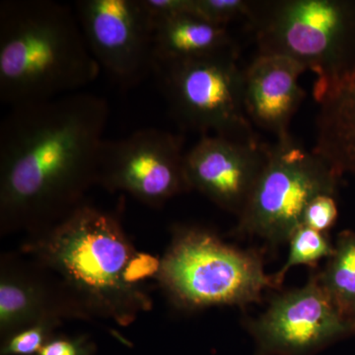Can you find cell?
<instances>
[{
	"mask_svg": "<svg viewBox=\"0 0 355 355\" xmlns=\"http://www.w3.org/2000/svg\"><path fill=\"white\" fill-rule=\"evenodd\" d=\"M108 103L77 92L13 107L0 125V234H39L97 184Z\"/></svg>",
	"mask_w": 355,
	"mask_h": 355,
	"instance_id": "6da1fadb",
	"label": "cell"
},
{
	"mask_svg": "<svg viewBox=\"0 0 355 355\" xmlns=\"http://www.w3.org/2000/svg\"><path fill=\"white\" fill-rule=\"evenodd\" d=\"M21 253L57 284L77 319L128 326L153 307L146 280L159 261L137 251L118 217L91 205L57 225L28 236Z\"/></svg>",
	"mask_w": 355,
	"mask_h": 355,
	"instance_id": "7a4b0ae2",
	"label": "cell"
},
{
	"mask_svg": "<svg viewBox=\"0 0 355 355\" xmlns=\"http://www.w3.org/2000/svg\"><path fill=\"white\" fill-rule=\"evenodd\" d=\"M73 7L0 2V101L13 107L73 94L99 76Z\"/></svg>",
	"mask_w": 355,
	"mask_h": 355,
	"instance_id": "3957f363",
	"label": "cell"
},
{
	"mask_svg": "<svg viewBox=\"0 0 355 355\" xmlns=\"http://www.w3.org/2000/svg\"><path fill=\"white\" fill-rule=\"evenodd\" d=\"M263 254L229 245L207 229L176 226L155 277L181 309L244 308L261 302L266 289H277Z\"/></svg>",
	"mask_w": 355,
	"mask_h": 355,
	"instance_id": "277c9868",
	"label": "cell"
},
{
	"mask_svg": "<svg viewBox=\"0 0 355 355\" xmlns=\"http://www.w3.org/2000/svg\"><path fill=\"white\" fill-rule=\"evenodd\" d=\"M260 55L291 58L328 80L355 65V2L254 1L247 20Z\"/></svg>",
	"mask_w": 355,
	"mask_h": 355,
	"instance_id": "5b68a950",
	"label": "cell"
},
{
	"mask_svg": "<svg viewBox=\"0 0 355 355\" xmlns=\"http://www.w3.org/2000/svg\"><path fill=\"white\" fill-rule=\"evenodd\" d=\"M340 179L323 158L299 146L291 133L279 137L268 146L265 167L238 216L233 235L257 238L272 249L286 244L302 225L308 203L317 196H336Z\"/></svg>",
	"mask_w": 355,
	"mask_h": 355,
	"instance_id": "8992f818",
	"label": "cell"
},
{
	"mask_svg": "<svg viewBox=\"0 0 355 355\" xmlns=\"http://www.w3.org/2000/svg\"><path fill=\"white\" fill-rule=\"evenodd\" d=\"M238 55L154 62L170 112L181 127L202 135L256 139L243 97Z\"/></svg>",
	"mask_w": 355,
	"mask_h": 355,
	"instance_id": "52a82bcc",
	"label": "cell"
},
{
	"mask_svg": "<svg viewBox=\"0 0 355 355\" xmlns=\"http://www.w3.org/2000/svg\"><path fill=\"white\" fill-rule=\"evenodd\" d=\"M183 139L144 128L123 139H105L98 161L97 184L128 193L151 207L191 191L184 173Z\"/></svg>",
	"mask_w": 355,
	"mask_h": 355,
	"instance_id": "ba28073f",
	"label": "cell"
},
{
	"mask_svg": "<svg viewBox=\"0 0 355 355\" xmlns=\"http://www.w3.org/2000/svg\"><path fill=\"white\" fill-rule=\"evenodd\" d=\"M257 355H315L355 336V323L336 309L311 273L304 286L273 294L268 308L246 322Z\"/></svg>",
	"mask_w": 355,
	"mask_h": 355,
	"instance_id": "9c48e42d",
	"label": "cell"
},
{
	"mask_svg": "<svg viewBox=\"0 0 355 355\" xmlns=\"http://www.w3.org/2000/svg\"><path fill=\"white\" fill-rule=\"evenodd\" d=\"M81 30L100 67L123 86L153 71L154 23L140 0H79Z\"/></svg>",
	"mask_w": 355,
	"mask_h": 355,
	"instance_id": "30bf717a",
	"label": "cell"
},
{
	"mask_svg": "<svg viewBox=\"0 0 355 355\" xmlns=\"http://www.w3.org/2000/svg\"><path fill=\"white\" fill-rule=\"evenodd\" d=\"M268 146L258 139L202 135L184 154L191 191H198L217 207L239 216L265 167Z\"/></svg>",
	"mask_w": 355,
	"mask_h": 355,
	"instance_id": "8fae6325",
	"label": "cell"
},
{
	"mask_svg": "<svg viewBox=\"0 0 355 355\" xmlns=\"http://www.w3.org/2000/svg\"><path fill=\"white\" fill-rule=\"evenodd\" d=\"M25 256V254H24ZM77 319L55 282L27 256L4 254L0 260V334H13L43 320Z\"/></svg>",
	"mask_w": 355,
	"mask_h": 355,
	"instance_id": "7c38bea8",
	"label": "cell"
},
{
	"mask_svg": "<svg viewBox=\"0 0 355 355\" xmlns=\"http://www.w3.org/2000/svg\"><path fill=\"white\" fill-rule=\"evenodd\" d=\"M307 67L291 58L260 55L244 69L243 97L248 119L277 139L289 133L305 98L299 78Z\"/></svg>",
	"mask_w": 355,
	"mask_h": 355,
	"instance_id": "4fadbf2b",
	"label": "cell"
},
{
	"mask_svg": "<svg viewBox=\"0 0 355 355\" xmlns=\"http://www.w3.org/2000/svg\"><path fill=\"white\" fill-rule=\"evenodd\" d=\"M319 106L314 151L340 177L355 175V65L340 76L315 81Z\"/></svg>",
	"mask_w": 355,
	"mask_h": 355,
	"instance_id": "5bb4252c",
	"label": "cell"
},
{
	"mask_svg": "<svg viewBox=\"0 0 355 355\" xmlns=\"http://www.w3.org/2000/svg\"><path fill=\"white\" fill-rule=\"evenodd\" d=\"M153 44L154 62L238 55L227 27L212 24L191 13L177 14L154 23Z\"/></svg>",
	"mask_w": 355,
	"mask_h": 355,
	"instance_id": "9a60e30c",
	"label": "cell"
},
{
	"mask_svg": "<svg viewBox=\"0 0 355 355\" xmlns=\"http://www.w3.org/2000/svg\"><path fill=\"white\" fill-rule=\"evenodd\" d=\"M318 282L336 309L355 323V231L343 230L334 243V252Z\"/></svg>",
	"mask_w": 355,
	"mask_h": 355,
	"instance_id": "2e32d148",
	"label": "cell"
},
{
	"mask_svg": "<svg viewBox=\"0 0 355 355\" xmlns=\"http://www.w3.org/2000/svg\"><path fill=\"white\" fill-rule=\"evenodd\" d=\"M289 253L284 266L272 275L277 291L284 284L287 273L294 266H308L317 268L324 259H329L334 252V243L329 233L319 232L301 225L288 240Z\"/></svg>",
	"mask_w": 355,
	"mask_h": 355,
	"instance_id": "e0dca14e",
	"label": "cell"
},
{
	"mask_svg": "<svg viewBox=\"0 0 355 355\" xmlns=\"http://www.w3.org/2000/svg\"><path fill=\"white\" fill-rule=\"evenodd\" d=\"M62 323L57 318L43 320L24 330L17 331L4 340L2 355H33L39 354L44 345L53 338V331Z\"/></svg>",
	"mask_w": 355,
	"mask_h": 355,
	"instance_id": "ac0fdd59",
	"label": "cell"
},
{
	"mask_svg": "<svg viewBox=\"0 0 355 355\" xmlns=\"http://www.w3.org/2000/svg\"><path fill=\"white\" fill-rule=\"evenodd\" d=\"M254 6V1L248 0H190V13L212 24L227 27L233 21L249 19Z\"/></svg>",
	"mask_w": 355,
	"mask_h": 355,
	"instance_id": "d6986e66",
	"label": "cell"
},
{
	"mask_svg": "<svg viewBox=\"0 0 355 355\" xmlns=\"http://www.w3.org/2000/svg\"><path fill=\"white\" fill-rule=\"evenodd\" d=\"M338 217L336 196L320 195L313 198L303 212L302 225L306 227L329 233L335 226Z\"/></svg>",
	"mask_w": 355,
	"mask_h": 355,
	"instance_id": "ffe728a7",
	"label": "cell"
},
{
	"mask_svg": "<svg viewBox=\"0 0 355 355\" xmlns=\"http://www.w3.org/2000/svg\"><path fill=\"white\" fill-rule=\"evenodd\" d=\"M92 345L83 336H53L38 355H90Z\"/></svg>",
	"mask_w": 355,
	"mask_h": 355,
	"instance_id": "44dd1931",
	"label": "cell"
},
{
	"mask_svg": "<svg viewBox=\"0 0 355 355\" xmlns=\"http://www.w3.org/2000/svg\"><path fill=\"white\" fill-rule=\"evenodd\" d=\"M153 23L177 14L190 13V0H140Z\"/></svg>",
	"mask_w": 355,
	"mask_h": 355,
	"instance_id": "7402d4cb",
	"label": "cell"
}]
</instances>
